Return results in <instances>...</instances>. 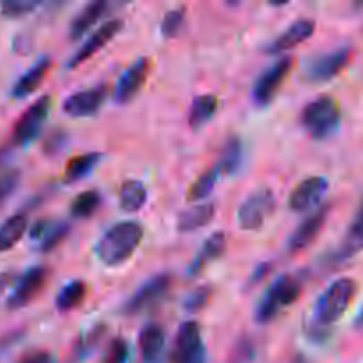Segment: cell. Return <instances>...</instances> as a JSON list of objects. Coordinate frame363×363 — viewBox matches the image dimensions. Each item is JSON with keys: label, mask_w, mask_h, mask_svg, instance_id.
<instances>
[{"label": "cell", "mask_w": 363, "mask_h": 363, "mask_svg": "<svg viewBox=\"0 0 363 363\" xmlns=\"http://www.w3.org/2000/svg\"><path fill=\"white\" fill-rule=\"evenodd\" d=\"M220 176H222V174H220V170L216 169V165L213 167V169L206 170L204 174H201V176H199L194 183H191L190 190H188V199H190V201H195V202L204 201V199L209 197V195H211V191L215 190Z\"/></svg>", "instance_id": "obj_31"}, {"label": "cell", "mask_w": 363, "mask_h": 363, "mask_svg": "<svg viewBox=\"0 0 363 363\" xmlns=\"http://www.w3.org/2000/svg\"><path fill=\"white\" fill-rule=\"evenodd\" d=\"M362 250H363V199L360 206H358L357 215H354L350 229H347L346 236H344L342 245H340L339 252H337V257L350 259Z\"/></svg>", "instance_id": "obj_25"}, {"label": "cell", "mask_w": 363, "mask_h": 363, "mask_svg": "<svg viewBox=\"0 0 363 363\" xmlns=\"http://www.w3.org/2000/svg\"><path fill=\"white\" fill-rule=\"evenodd\" d=\"M330 215V206H319L318 209L311 213L303 222L298 225V229L291 234L289 241H287V250L289 254H298V252L305 250L312 241L318 238L321 229L325 227L326 220Z\"/></svg>", "instance_id": "obj_16"}, {"label": "cell", "mask_w": 363, "mask_h": 363, "mask_svg": "<svg viewBox=\"0 0 363 363\" xmlns=\"http://www.w3.org/2000/svg\"><path fill=\"white\" fill-rule=\"evenodd\" d=\"M328 191V181L321 176H312L301 181L287 199V206L294 213H307L321 206Z\"/></svg>", "instance_id": "obj_12"}, {"label": "cell", "mask_w": 363, "mask_h": 363, "mask_svg": "<svg viewBox=\"0 0 363 363\" xmlns=\"http://www.w3.org/2000/svg\"><path fill=\"white\" fill-rule=\"evenodd\" d=\"M16 363H55L48 351H32V353L21 357Z\"/></svg>", "instance_id": "obj_41"}, {"label": "cell", "mask_w": 363, "mask_h": 363, "mask_svg": "<svg viewBox=\"0 0 363 363\" xmlns=\"http://www.w3.org/2000/svg\"><path fill=\"white\" fill-rule=\"evenodd\" d=\"M101 160L99 152H87V155H78L71 158L66 165V181L67 183H77L84 179L92 172L96 165Z\"/></svg>", "instance_id": "obj_29"}, {"label": "cell", "mask_w": 363, "mask_h": 363, "mask_svg": "<svg viewBox=\"0 0 363 363\" xmlns=\"http://www.w3.org/2000/svg\"><path fill=\"white\" fill-rule=\"evenodd\" d=\"M16 280H18V275L14 272H2V273H0V296H2V294L6 293L7 289L14 287Z\"/></svg>", "instance_id": "obj_43"}, {"label": "cell", "mask_w": 363, "mask_h": 363, "mask_svg": "<svg viewBox=\"0 0 363 363\" xmlns=\"http://www.w3.org/2000/svg\"><path fill=\"white\" fill-rule=\"evenodd\" d=\"M225 247H227V234L222 233V230L213 233L211 236L204 241L201 250H199L197 255L194 257L190 268H188V273L194 277L204 272L206 266L211 264V262H215L216 259L222 257V254L225 252Z\"/></svg>", "instance_id": "obj_20"}, {"label": "cell", "mask_w": 363, "mask_h": 363, "mask_svg": "<svg viewBox=\"0 0 363 363\" xmlns=\"http://www.w3.org/2000/svg\"><path fill=\"white\" fill-rule=\"evenodd\" d=\"M50 67H52V59L48 55H43L14 82L13 85V91H11V96L14 99H23L27 96H30L39 85L43 84V80L46 78L48 74Z\"/></svg>", "instance_id": "obj_18"}, {"label": "cell", "mask_w": 363, "mask_h": 363, "mask_svg": "<svg viewBox=\"0 0 363 363\" xmlns=\"http://www.w3.org/2000/svg\"><path fill=\"white\" fill-rule=\"evenodd\" d=\"M149 69H151V62H149L147 57H140L131 66H128L116 84V91H113L116 101L121 105L130 103L147 80Z\"/></svg>", "instance_id": "obj_14"}, {"label": "cell", "mask_w": 363, "mask_h": 363, "mask_svg": "<svg viewBox=\"0 0 363 363\" xmlns=\"http://www.w3.org/2000/svg\"><path fill=\"white\" fill-rule=\"evenodd\" d=\"M215 218V204L213 202H204V204L191 206L184 209L177 216V230L179 233H194V230L202 229Z\"/></svg>", "instance_id": "obj_21"}, {"label": "cell", "mask_w": 363, "mask_h": 363, "mask_svg": "<svg viewBox=\"0 0 363 363\" xmlns=\"http://www.w3.org/2000/svg\"><path fill=\"white\" fill-rule=\"evenodd\" d=\"M50 108H52V98L48 94L35 99L14 124L13 137H11L13 144L20 145V147L32 144L45 126Z\"/></svg>", "instance_id": "obj_6"}, {"label": "cell", "mask_w": 363, "mask_h": 363, "mask_svg": "<svg viewBox=\"0 0 363 363\" xmlns=\"http://www.w3.org/2000/svg\"><path fill=\"white\" fill-rule=\"evenodd\" d=\"M101 206V195L96 190H87L78 194L69 206V215L77 220L91 218Z\"/></svg>", "instance_id": "obj_30"}, {"label": "cell", "mask_w": 363, "mask_h": 363, "mask_svg": "<svg viewBox=\"0 0 363 363\" xmlns=\"http://www.w3.org/2000/svg\"><path fill=\"white\" fill-rule=\"evenodd\" d=\"M291 67H293V59L289 55L280 57L279 60L266 67L261 73V77L255 80L254 89H252V101L255 106H268L277 96L279 89L282 87L284 80L289 74Z\"/></svg>", "instance_id": "obj_8"}, {"label": "cell", "mask_w": 363, "mask_h": 363, "mask_svg": "<svg viewBox=\"0 0 363 363\" xmlns=\"http://www.w3.org/2000/svg\"><path fill=\"white\" fill-rule=\"evenodd\" d=\"M184 18H186V14H184L183 7H177V9H172L169 11V13H165L162 23H160V32H162L163 38L167 39L176 38V35L181 32V28H183Z\"/></svg>", "instance_id": "obj_33"}, {"label": "cell", "mask_w": 363, "mask_h": 363, "mask_svg": "<svg viewBox=\"0 0 363 363\" xmlns=\"http://www.w3.org/2000/svg\"><path fill=\"white\" fill-rule=\"evenodd\" d=\"M20 181H21V174L20 170L16 169H9V170H4L0 174V208L9 201L11 195L16 191V188L20 186Z\"/></svg>", "instance_id": "obj_36"}, {"label": "cell", "mask_w": 363, "mask_h": 363, "mask_svg": "<svg viewBox=\"0 0 363 363\" xmlns=\"http://www.w3.org/2000/svg\"><path fill=\"white\" fill-rule=\"evenodd\" d=\"M354 293H357V282L350 277H342L330 284L315 301L312 325L326 330L328 326L340 321L350 308Z\"/></svg>", "instance_id": "obj_2"}, {"label": "cell", "mask_w": 363, "mask_h": 363, "mask_svg": "<svg viewBox=\"0 0 363 363\" xmlns=\"http://www.w3.org/2000/svg\"><path fill=\"white\" fill-rule=\"evenodd\" d=\"M121 28H123V20H121V18H113V20L103 23L101 27H99L98 30H96L94 34L74 52V55L67 60V69H74V67H78L80 64H84L85 60L91 59V57L94 55V53H98L106 43H110L117 34H119Z\"/></svg>", "instance_id": "obj_15"}, {"label": "cell", "mask_w": 363, "mask_h": 363, "mask_svg": "<svg viewBox=\"0 0 363 363\" xmlns=\"http://www.w3.org/2000/svg\"><path fill=\"white\" fill-rule=\"evenodd\" d=\"M147 201V190L137 179H128L121 184L119 190V208L124 213H137L144 208Z\"/></svg>", "instance_id": "obj_26"}, {"label": "cell", "mask_w": 363, "mask_h": 363, "mask_svg": "<svg viewBox=\"0 0 363 363\" xmlns=\"http://www.w3.org/2000/svg\"><path fill=\"white\" fill-rule=\"evenodd\" d=\"M140 357L144 363H162L165 354V332L160 325H147L138 335Z\"/></svg>", "instance_id": "obj_19"}, {"label": "cell", "mask_w": 363, "mask_h": 363, "mask_svg": "<svg viewBox=\"0 0 363 363\" xmlns=\"http://www.w3.org/2000/svg\"><path fill=\"white\" fill-rule=\"evenodd\" d=\"M64 145H66V133L60 130H55L46 137L45 152L46 155H57Z\"/></svg>", "instance_id": "obj_40"}, {"label": "cell", "mask_w": 363, "mask_h": 363, "mask_svg": "<svg viewBox=\"0 0 363 363\" xmlns=\"http://www.w3.org/2000/svg\"><path fill=\"white\" fill-rule=\"evenodd\" d=\"M218 110V98L213 94H202L197 96L194 99L190 106V112H188V124H190L194 130L204 126L209 119L216 113Z\"/></svg>", "instance_id": "obj_27"}, {"label": "cell", "mask_w": 363, "mask_h": 363, "mask_svg": "<svg viewBox=\"0 0 363 363\" xmlns=\"http://www.w3.org/2000/svg\"><path fill=\"white\" fill-rule=\"evenodd\" d=\"M48 277L50 272L46 266H32V268H28L23 275L18 277L13 291L7 296L6 307L9 311H18V308H23L28 303H32L34 298L43 291V287L46 286Z\"/></svg>", "instance_id": "obj_10"}, {"label": "cell", "mask_w": 363, "mask_h": 363, "mask_svg": "<svg viewBox=\"0 0 363 363\" xmlns=\"http://www.w3.org/2000/svg\"><path fill=\"white\" fill-rule=\"evenodd\" d=\"M38 7L39 2H35V0H6V2H0V14L16 20V18L27 16Z\"/></svg>", "instance_id": "obj_34"}, {"label": "cell", "mask_w": 363, "mask_h": 363, "mask_svg": "<svg viewBox=\"0 0 363 363\" xmlns=\"http://www.w3.org/2000/svg\"><path fill=\"white\" fill-rule=\"evenodd\" d=\"M108 9V4L106 2H91L73 18L69 25V38L71 41H77L82 35L87 34L99 20H101L103 14Z\"/></svg>", "instance_id": "obj_22"}, {"label": "cell", "mask_w": 363, "mask_h": 363, "mask_svg": "<svg viewBox=\"0 0 363 363\" xmlns=\"http://www.w3.org/2000/svg\"><path fill=\"white\" fill-rule=\"evenodd\" d=\"M254 358V342L250 339H241L236 344V350L233 353L234 363H248Z\"/></svg>", "instance_id": "obj_39"}, {"label": "cell", "mask_w": 363, "mask_h": 363, "mask_svg": "<svg viewBox=\"0 0 363 363\" xmlns=\"http://www.w3.org/2000/svg\"><path fill=\"white\" fill-rule=\"evenodd\" d=\"M245 162V144L240 137H229L227 138L225 145L222 149V156H220V162L216 163V169L220 170V174H225V176H233V174L240 172L241 165Z\"/></svg>", "instance_id": "obj_23"}, {"label": "cell", "mask_w": 363, "mask_h": 363, "mask_svg": "<svg viewBox=\"0 0 363 363\" xmlns=\"http://www.w3.org/2000/svg\"><path fill=\"white\" fill-rule=\"evenodd\" d=\"M172 363H206V346L197 323H183L170 354Z\"/></svg>", "instance_id": "obj_11"}, {"label": "cell", "mask_w": 363, "mask_h": 363, "mask_svg": "<svg viewBox=\"0 0 363 363\" xmlns=\"http://www.w3.org/2000/svg\"><path fill=\"white\" fill-rule=\"evenodd\" d=\"M209 298H211V289L208 286H201L197 289L191 291L186 298H184L183 307L186 308L188 312H199L208 305Z\"/></svg>", "instance_id": "obj_38"}, {"label": "cell", "mask_w": 363, "mask_h": 363, "mask_svg": "<svg viewBox=\"0 0 363 363\" xmlns=\"http://www.w3.org/2000/svg\"><path fill=\"white\" fill-rule=\"evenodd\" d=\"M130 358V346L124 339L116 337L106 347L101 363H126Z\"/></svg>", "instance_id": "obj_37"}, {"label": "cell", "mask_w": 363, "mask_h": 363, "mask_svg": "<svg viewBox=\"0 0 363 363\" xmlns=\"http://www.w3.org/2000/svg\"><path fill=\"white\" fill-rule=\"evenodd\" d=\"M269 272H272V264H269V262H264V264L257 266V268L254 269V275H252L250 279V286H257L259 282H262V280L269 275Z\"/></svg>", "instance_id": "obj_44"}, {"label": "cell", "mask_w": 363, "mask_h": 363, "mask_svg": "<svg viewBox=\"0 0 363 363\" xmlns=\"http://www.w3.org/2000/svg\"><path fill=\"white\" fill-rule=\"evenodd\" d=\"M170 287H172V275L169 273H158V275L151 277L131 294L130 300L124 305V314L135 315L155 307L169 293Z\"/></svg>", "instance_id": "obj_9"}, {"label": "cell", "mask_w": 363, "mask_h": 363, "mask_svg": "<svg viewBox=\"0 0 363 363\" xmlns=\"http://www.w3.org/2000/svg\"><path fill=\"white\" fill-rule=\"evenodd\" d=\"M301 124L315 140L332 137L340 126V106L333 96H319L301 112Z\"/></svg>", "instance_id": "obj_3"}, {"label": "cell", "mask_w": 363, "mask_h": 363, "mask_svg": "<svg viewBox=\"0 0 363 363\" xmlns=\"http://www.w3.org/2000/svg\"><path fill=\"white\" fill-rule=\"evenodd\" d=\"M144 238L142 223L126 220L106 229L94 247V254L101 264L116 268L124 264L135 254Z\"/></svg>", "instance_id": "obj_1"}, {"label": "cell", "mask_w": 363, "mask_h": 363, "mask_svg": "<svg viewBox=\"0 0 363 363\" xmlns=\"http://www.w3.org/2000/svg\"><path fill=\"white\" fill-rule=\"evenodd\" d=\"M314 30H315L314 20H311V18H300V20L293 21V23H291L282 34L277 35L273 41L268 43V46H266V53H268V55H280V53L301 45L305 39H308L312 34H314Z\"/></svg>", "instance_id": "obj_17"}, {"label": "cell", "mask_w": 363, "mask_h": 363, "mask_svg": "<svg viewBox=\"0 0 363 363\" xmlns=\"http://www.w3.org/2000/svg\"><path fill=\"white\" fill-rule=\"evenodd\" d=\"M301 293V282L293 275H282L268 287L255 308V321L266 325L279 315L282 308L289 307Z\"/></svg>", "instance_id": "obj_4"}, {"label": "cell", "mask_w": 363, "mask_h": 363, "mask_svg": "<svg viewBox=\"0 0 363 363\" xmlns=\"http://www.w3.org/2000/svg\"><path fill=\"white\" fill-rule=\"evenodd\" d=\"M28 229V216L25 213H16L0 223V254L11 250L20 243L25 230Z\"/></svg>", "instance_id": "obj_24"}, {"label": "cell", "mask_w": 363, "mask_h": 363, "mask_svg": "<svg viewBox=\"0 0 363 363\" xmlns=\"http://www.w3.org/2000/svg\"><path fill=\"white\" fill-rule=\"evenodd\" d=\"M67 234H69V225H67L66 222L53 223V225L50 227L48 233H46V236L39 241V250H41L43 254L55 250V248L62 243L64 238H66Z\"/></svg>", "instance_id": "obj_35"}, {"label": "cell", "mask_w": 363, "mask_h": 363, "mask_svg": "<svg viewBox=\"0 0 363 363\" xmlns=\"http://www.w3.org/2000/svg\"><path fill=\"white\" fill-rule=\"evenodd\" d=\"M85 294H87V286L84 280H71L69 284L59 291L55 298V307L59 312H71L84 303Z\"/></svg>", "instance_id": "obj_28"}, {"label": "cell", "mask_w": 363, "mask_h": 363, "mask_svg": "<svg viewBox=\"0 0 363 363\" xmlns=\"http://www.w3.org/2000/svg\"><path fill=\"white\" fill-rule=\"evenodd\" d=\"M53 223L50 222V220H39V222H35L34 225H32V229H30V238L32 240H39L41 241L43 238L46 236V233H48L50 230V227H52Z\"/></svg>", "instance_id": "obj_42"}, {"label": "cell", "mask_w": 363, "mask_h": 363, "mask_svg": "<svg viewBox=\"0 0 363 363\" xmlns=\"http://www.w3.org/2000/svg\"><path fill=\"white\" fill-rule=\"evenodd\" d=\"M351 55H353V52H351L350 46H340V48L319 53V55L312 57L305 66V78L311 84H325V82L333 80L346 69Z\"/></svg>", "instance_id": "obj_7"}, {"label": "cell", "mask_w": 363, "mask_h": 363, "mask_svg": "<svg viewBox=\"0 0 363 363\" xmlns=\"http://www.w3.org/2000/svg\"><path fill=\"white\" fill-rule=\"evenodd\" d=\"M106 96H108L106 85H94V87H89L85 91H78L74 94H71L64 101L62 108L67 116L74 117V119L91 117L94 113H98L99 108L105 105Z\"/></svg>", "instance_id": "obj_13"}, {"label": "cell", "mask_w": 363, "mask_h": 363, "mask_svg": "<svg viewBox=\"0 0 363 363\" xmlns=\"http://www.w3.org/2000/svg\"><path fill=\"white\" fill-rule=\"evenodd\" d=\"M357 326H363V305H362V308H360V312H358V315H357Z\"/></svg>", "instance_id": "obj_45"}, {"label": "cell", "mask_w": 363, "mask_h": 363, "mask_svg": "<svg viewBox=\"0 0 363 363\" xmlns=\"http://www.w3.org/2000/svg\"><path fill=\"white\" fill-rule=\"evenodd\" d=\"M103 333H105V326L103 325H98L94 326V328L89 330V332H85L84 335L78 339V342L74 344L73 353H71V360L74 363H80L82 360H85V358L92 353V350L99 344Z\"/></svg>", "instance_id": "obj_32"}, {"label": "cell", "mask_w": 363, "mask_h": 363, "mask_svg": "<svg viewBox=\"0 0 363 363\" xmlns=\"http://www.w3.org/2000/svg\"><path fill=\"white\" fill-rule=\"evenodd\" d=\"M277 199L269 188H259L238 209V223L243 230H259L273 215Z\"/></svg>", "instance_id": "obj_5"}]
</instances>
